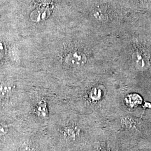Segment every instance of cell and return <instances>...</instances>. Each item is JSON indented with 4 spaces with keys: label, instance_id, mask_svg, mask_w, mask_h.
I'll return each instance as SVG.
<instances>
[{
    "label": "cell",
    "instance_id": "1",
    "mask_svg": "<svg viewBox=\"0 0 151 151\" xmlns=\"http://www.w3.org/2000/svg\"><path fill=\"white\" fill-rule=\"evenodd\" d=\"M118 135L105 124L102 125L82 151H128Z\"/></svg>",
    "mask_w": 151,
    "mask_h": 151
},
{
    "label": "cell",
    "instance_id": "2",
    "mask_svg": "<svg viewBox=\"0 0 151 151\" xmlns=\"http://www.w3.org/2000/svg\"><path fill=\"white\" fill-rule=\"evenodd\" d=\"M65 62L73 67H81L86 63V54L78 49H73L68 51L65 56Z\"/></svg>",
    "mask_w": 151,
    "mask_h": 151
},
{
    "label": "cell",
    "instance_id": "3",
    "mask_svg": "<svg viewBox=\"0 0 151 151\" xmlns=\"http://www.w3.org/2000/svg\"><path fill=\"white\" fill-rule=\"evenodd\" d=\"M93 16L96 20L101 22H108L109 14L106 9L102 6H97L92 10Z\"/></svg>",
    "mask_w": 151,
    "mask_h": 151
},
{
    "label": "cell",
    "instance_id": "4",
    "mask_svg": "<svg viewBox=\"0 0 151 151\" xmlns=\"http://www.w3.org/2000/svg\"><path fill=\"white\" fill-rule=\"evenodd\" d=\"M35 113L41 119H46L48 117V108L45 100H41L39 102L35 109Z\"/></svg>",
    "mask_w": 151,
    "mask_h": 151
},
{
    "label": "cell",
    "instance_id": "5",
    "mask_svg": "<svg viewBox=\"0 0 151 151\" xmlns=\"http://www.w3.org/2000/svg\"><path fill=\"white\" fill-rule=\"evenodd\" d=\"M12 90V86L7 82L0 83V98L5 99L9 97Z\"/></svg>",
    "mask_w": 151,
    "mask_h": 151
},
{
    "label": "cell",
    "instance_id": "6",
    "mask_svg": "<svg viewBox=\"0 0 151 151\" xmlns=\"http://www.w3.org/2000/svg\"><path fill=\"white\" fill-rule=\"evenodd\" d=\"M134 60L135 63L139 67H143L146 65V58L144 54L140 52H138L134 54Z\"/></svg>",
    "mask_w": 151,
    "mask_h": 151
},
{
    "label": "cell",
    "instance_id": "7",
    "mask_svg": "<svg viewBox=\"0 0 151 151\" xmlns=\"http://www.w3.org/2000/svg\"><path fill=\"white\" fill-rule=\"evenodd\" d=\"M9 132V127L6 124L0 123V137L6 135Z\"/></svg>",
    "mask_w": 151,
    "mask_h": 151
},
{
    "label": "cell",
    "instance_id": "8",
    "mask_svg": "<svg viewBox=\"0 0 151 151\" xmlns=\"http://www.w3.org/2000/svg\"><path fill=\"white\" fill-rule=\"evenodd\" d=\"M20 151H35V150L30 146L27 145H24L22 146L21 148Z\"/></svg>",
    "mask_w": 151,
    "mask_h": 151
},
{
    "label": "cell",
    "instance_id": "9",
    "mask_svg": "<svg viewBox=\"0 0 151 151\" xmlns=\"http://www.w3.org/2000/svg\"><path fill=\"white\" fill-rule=\"evenodd\" d=\"M132 151V150H131V149H130V148H129V151Z\"/></svg>",
    "mask_w": 151,
    "mask_h": 151
}]
</instances>
